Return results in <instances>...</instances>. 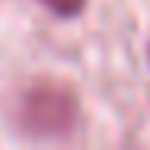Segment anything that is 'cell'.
Segmentation results:
<instances>
[{
	"mask_svg": "<svg viewBox=\"0 0 150 150\" xmlns=\"http://www.w3.org/2000/svg\"><path fill=\"white\" fill-rule=\"evenodd\" d=\"M19 121L32 134H58L74 121V96L61 86H35L23 96Z\"/></svg>",
	"mask_w": 150,
	"mask_h": 150,
	"instance_id": "1",
	"label": "cell"
},
{
	"mask_svg": "<svg viewBox=\"0 0 150 150\" xmlns=\"http://www.w3.org/2000/svg\"><path fill=\"white\" fill-rule=\"evenodd\" d=\"M83 3L86 0H45V6L51 13H58V16H77L83 10Z\"/></svg>",
	"mask_w": 150,
	"mask_h": 150,
	"instance_id": "2",
	"label": "cell"
}]
</instances>
